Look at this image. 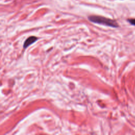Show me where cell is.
Wrapping results in <instances>:
<instances>
[{"mask_svg":"<svg viewBox=\"0 0 135 135\" xmlns=\"http://www.w3.org/2000/svg\"><path fill=\"white\" fill-rule=\"evenodd\" d=\"M90 21L99 24H102L112 27H118L119 26L117 22L113 20L100 16H90L88 17Z\"/></svg>","mask_w":135,"mask_h":135,"instance_id":"1","label":"cell"},{"mask_svg":"<svg viewBox=\"0 0 135 135\" xmlns=\"http://www.w3.org/2000/svg\"><path fill=\"white\" fill-rule=\"evenodd\" d=\"M37 40H38V38L36 36H30L25 41L23 44V48L24 49L27 48L28 46H30V45L35 42Z\"/></svg>","mask_w":135,"mask_h":135,"instance_id":"2","label":"cell"},{"mask_svg":"<svg viewBox=\"0 0 135 135\" xmlns=\"http://www.w3.org/2000/svg\"><path fill=\"white\" fill-rule=\"evenodd\" d=\"M128 21L133 25L135 26V18H131V19H128Z\"/></svg>","mask_w":135,"mask_h":135,"instance_id":"3","label":"cell"}]
</instances>
